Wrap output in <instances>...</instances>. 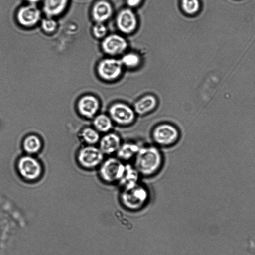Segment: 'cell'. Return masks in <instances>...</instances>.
<instances>
[{"instance_id":"obj_11","label":"cell","mask_w":255,"mask_h":255,"mask_svg":"<svg viewBox=\"0 0 255 255\" xmlns=\"http://www.w3.org/2000/svg\"><path fill=\"white\" fill-rule=\"evenodd\" d=\"M137 24V19L134 13L129 9L122 10L117 18V26L124 33L132 32L135 29Z\"/></svg>"},{"instance_id":"obj_6","label":"cell","mask_w":255,"mask_h":255,"mask_svg":"<svg viewBox=\"0 0 255 255\" xmlns=\"http://www.w3.org/2000/svg\"><path fill=\"white\" fill-rule=\"evenodd\" d=\"M17 168L21 176L29 180L37 179L42 173V167L39 161L29 155L23 156L19 159Z\"/></svg>"},{"instance_id":"obj_3","label":"cell","mask_w":255,"mask_h":255,"mask_svg":"<svg viewBox=\"0 0 255 255\" xmlns=\"http://www.w3.org/2000/svg\"><path fill=\"white\" fill-rule=\"evenodd\" d=\"M151 137L157 146L168 147L178 141L180 132L175 126L168 123H162L154 127Z\"/></svg>"},{"instance_id":"obj_27","label":"cell","mask_w":255,"mask_h":255,"mask_svg":"<svg viewBox=\"0 0 255 255\" xmlns=\"http://www.w3.org/2000/svg\"><path fill=\"white\" fill-rule=\"evenodd\" d=\"M31 4H36V3L39 2L41 0H26Z\"/></svg>"},{"instance_id":"obj_17","label":"cell","mask_w":255,"mask_h":255,"mask_svg":"<svg viewBox=\"0 0 255 255\" xmlns=\"http://www.w3.org/2000/svg\"><path fill=\"white\" fill-rule=\"evenodd\" d=\"M112 8L111 4L106 1L101 0L97 2L94 5L92 14L96 22L103 23L111 16Z\"/></svg>"},{"instance_id":"obj_25","label":"cell","mask_w":255,"mask_h":255,"mask_svg":"<svg viewBox=\"0 0 255 255\" xmlns=\"http://www.w3.org/2000/svg\"><path fill=\"white\" fill-rule=\"evenodd\" d=\"M107 31V28L103 23L97 22L93 28V34L97 38L104 37L106 35Z\"/></svg>"},{"instance_id":"obj_26","label":"cell","mask_w":255,"mask_h":255,"mask_svg":"<svg viewBox=\"0 0 255 255\" xmlns=\"http://www.w3.org/2000/svg\"><path fill=\"white\" fill-rule=\"evenodd\" d=\"M142 0H127L128 5L131 7L138 6Z\"/></svg>"},{"instance_id":"obj_7","label":"cell","mask_w":255,"mask_h":255,"mask_svg":"<svg viewBox=\"0 0 255 255\" xmlns=\"http://www.w3.org/2000/svg\"><path fill=\"white\" fill-rule=\"evenodd\" d=\"M104 154L99 148L89 145L81 149L78 154L79 163L86 168H93L100 165Z\"/></svg>"},{"instance_id":"obj_12","label":"cell","mask_w":255,"mask_h":255,"mask_svg":"<svg viewBox=\"0 0 255 255\" xmlns=\"http://www.w3.org/2000/svg\"><path fill=\"white\" fill-rule=\"evenodd\" d=\"M99 142V148L104 155L116 153L122 143L120 136L113 132L106 133Z\"/></svg>"},{"instance_id":"obj_15","label":"cell","mask_w":255,"mask_h":255,"mask_svg":"<svg viewBox=\"0 0 255 255\" xmlns=\"http://www.w3.org/2000/svg\"><path fill=\"white\" fill-rule=\"evenodd\" d=\"M140 176V174L133 165L127 163L118 184L122 188L129 187L139 183Z\"/></svg>"},{"instance_id":"obj_22","label":"cell","mask_w":255,"mask_h":255,"mask_svg":"<svg viewBox=\"0 0 255 255\" xmlns=\"http://www.w3.org/2000/svg\"><path fill=\"white\" fill-rule=\"evenodd\" d=\"M199 0H182L181 7L185 13L188 14H194L200 8Z\"/></svg>"},{"instance_id":"obj_19","label":"cell","mask_w":255,"mask_h":255,"mask_svg":"<svg viewBox=\"0 0 255 255\" xmlns=\"http://www.w3.org/2000/svg\"><path fill=\"white\" fill-rule=\"evenodd\" d=\"M113 124L108 114H99L94 118V127L99 132L105 133L110 132L113 128Z\"/></svg>"},{"instance_id":"obj_9","label":"cell","mask_w":255,"mask_h":255,"mask_svg":"<svg viewBox=\"0 0 255 255\" xmlns=\"http://www.w3.org/2000/svg\"><path fill=\"white\" fill-rule=\"evenodd\" d=\"M41 12L35 4H29L21 7L17 12V19L23 26L31 27L38 22Z\"/></svg>"},{"instance_id":"obj_10","label":"cell","mask_w":255,"mask_h":255,"mask_svg":"<svg viewBox=\"0 0 255 255\" xmlns=\"http://www.w3.org/2000/svg\"><path fill=\"white\" fill-rule=\"evenodd\" d=\"M127 41L122 36L112 34L105 37L102 43V48L107 54L117 55L122 53L127 48Z\"/></svg>"},{"instance_id":"obj_18","label":"cell","mask_w":255,"mask_h":255,"mask_svg":"<svg viewBox=\"0 0 255 255\" xmlns=\"http://www.w3.org/2000/svg\"><path fill=\"white\" fill-rule=\"evenodd\" d=\"M68 0H43V10L49 17L57 16L63 12Z\"/></svg>"},{"instance_id":"obj_21","label":"cell","mask_w":255,"mask_h":255,"mask_svg":"<svg viewBox=\"0 0 255 255\" xmlns=\"http://www.w3.org/2000/svg\"><path fill=\"white\" fill-rule=\"evenodd\" d=\"M81 136L85 142L92 145L98 142L100 139L99 131L95 128L89 127L82 130Z\"/></svg>"},{"instance_id":"obj_20","label":"cell","mask_w":255,"mask_h":255,"mask_svg":"<svg viewBox=\"0 0 255 255\" xmlns=\"http://www.w3.org/2000/svg\"><path fill=\"white\" fill-rule=\"evenodd\" d=\"M23 147L25 151L27 153L35 154L41 149L42 142L37 136L30 135L24 139Z\"/></svg>"},{"instance_id":"obj_5","label":"cell","mask_w":255,"mask_h":255,"mask_svg":"<svg viewBox=\"0 0 255 255\" xmlns=\"http://www.w3.org/2000/svg\"><path fill=\"white\" fill-rule=\"evenodd\" d=\"M108 115L114 124L122 127L132 124L136 116L133 108L121 102L112 104L109 108Z\"/></svg>"},{"instance_id":"obj_23","label":"cell","mask_w":255,"mask_h":255,"mask_svg":"<svg viewBox=\"0 0 255 255\" xmlns=\"http://www.w3.org/2000/svg\"><path fill=\"white\" fill-rule=\"evenodd\" d=\"M121 61L123 65L128 67L134 68L139 65L140 58L136 54L129 53L124 55Z\"/></svg>"},{"instance_id":"obj_24","label":"cell","mask_w":255,"mask_h":255,"mask_svg":"<svg viewBox=\"0 0 255 255\" xmlns=\"http://www.w3.org/2000/svg\"><path fill=\"white\" fill-rule=\"evenodd\" d=\"M41 27L47 33L54 32L57 27V23L51 17L43 19L41 22Z\"/></svg>"},{"instance_id":"obj_16","label":"cell","mask_w":255,"mask_h":255,"mask_svg":"<svg viewBox=\"0 0 255 255\" xmlns=\"http://www.w3.org/2000/svg\"><path fill=\"white\" fill-rule=\"evenodd\" d=\"M157 105L156 98L152 95L145 96L134 104L133 109L136 114L139 116H144L152 112Z\"/></svg>"},{"instance_id":"obj_4","label":"cell","mask_w":255,"mask_h":255,"mask_svg":"<svg viewBox=\"0 0 255 255\" xmlns=\"http://www.w3.org/2000/svg\"><path fill=\"white\" fill-rule=\"evenodd\" d=\"M125 166V164L118 157H109L104 159L100 164L99 175L102 180L107 183H118Z\"/></svg>"},{"instance_id":"obj_1","label":"cell","mask_w":255,"mask_h":255,"mask_svg":"<svg viewBox=\"0 0 255 255\" xmlns=\"http://www.w3.org/2000/svg\"><path fill=\"white\" fill-rule=\"evenodd\" d=\"M133 165L140 176L149 177L156 174L161 168L163 157L156 145H142L134 157Z\"/></svg>"},{"instance_id":"obj_14","label":"cell","mask_w":255,"mask_h":255,"mask_svg":"<svg viewBox=\"0 0 255 255\" xmlns=\"http://www.w3.org/2000/svg\"><path fill=\"white\" fill-rule=\"evenodd\" d=\"M143 144L133 141L122 142L116 154L117 157L122 161H127L134 158Z\"/></svg>"},{"instance_id":"obj_13","label":"cell","mask_w":255,"mask_h":255,"mask_svg":"<svg viewBox=\"0 0 255 255\" xmlns=\"http://www.w3.org/2000/svg\"><path fill=\"white\" fill-rule=\"evenodd\" d=\"M77 107L81 115L87 118H91L97 114L100 103L96 97L88 95L79 99Z\"/></svg>"},{"instance_id":"obj_2","label":"cell","mask_w":255,"mask_h":255,"mask_svg":"<svg viewBox=\"0 0 255 255\" xmlns=\"http://www.w3.org/2000/svg\"><path fill=\"white\" fill-rule=\"evenodd\" d=\"M149 193L145 186L140 182L127 188H122L120 199L123 205L129 209L141 208L148 201Z\"/></svg>"},{"instance_id":"obj_8","label":"cell","mask_w":255,"mask_h":255,"mask_svg":"<svg viewBox=\"0 0 255 255\" xmlns=\"http://www.w3.org/2000/svg\"><path fill=\"white\" fill-rule=\"evenodd\" d=\"M123 64L121 60L114 58H107L102 60L98 66L99 75L106 80H113L117 78L122 71Z\"/></svg>"}]
</instances>
